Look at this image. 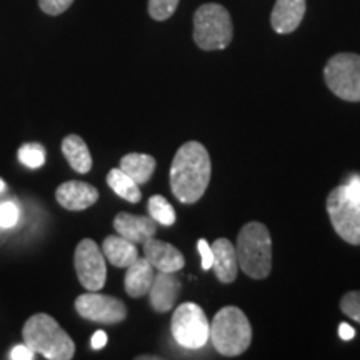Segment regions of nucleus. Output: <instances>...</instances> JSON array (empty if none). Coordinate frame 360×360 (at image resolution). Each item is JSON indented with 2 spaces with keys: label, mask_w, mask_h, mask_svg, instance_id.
Wrapping results in <instances>:
<instances>
[{
  "label": "nucleus",
  "mask_w": 360,
  "mask_h": 360,
  "mask_svg": "<svg viewBox=\"0 0 360 360\" xmlns=\"http://www.w3.org/2000/svg\"><path fill=\"white\" fill-rule=\"evenodd\" d=\"M212 164L207 148L200 142L184 143L170 165V188L182 204H195L210 182Z\"/></svg>",
  "instance_id": "1"
},
{
  "label": "nucleus",
  "mask_w": 360,
  "mask_h": 360,
  "mask_svg": "<svg viewBox=\"0 0 360 360\" xmlns=\"http://www.w3.org/2000/svg\"><path fill=\"white\" fill-rule=\"evenodd\" d=\"M327 214L334 231L350 245H360V177L352 175L327 197Z\"/></svg>",
  "instance_id": "2"
},
{
  "label": "nucleus",
  "mask_w": 360,
  "mask_h": 360,
  "mask_svg": "<svg viewBox=\"0 0 360 360\" xmlns=\"http://www.w3.org/2000/svg\"><path fill=\"white\" fill-rule=\"evenodd\" d=\"M24 344L35 354H42L49 360L74 359L75 344L70 335L58 326L56 319L49 314H35L22 328Z\"/></svg>",
  "instance_id": "3"
},
{
  "label": "nucleus",
  "mask_w": 360,
  "mask_h": 360,
  "mask_svg": "<svg viewBox=\"0 0 360 360\" xmlns=\"http://www.w3.org/2000/svg\"><path fill=\"white\" fill-rule=\"evenodd\" d=\"M237 262L250 278L269 277L272 270V238L269 229L260 222H249L237 237Z\"/></svg>",
  "instance_id": "4"
},
{
  "label": "nucleus",
  "mask_w": 360,
  "mask_h": 360,
  "mask_svg": "<svg viewBox=\"0 0 360 360\" xmlns=\"http://www.w3.org/2000/svg\"><path fill=\"white\" fill-rule=\"evenodd\" d=\"M209 340L225 357L244 354L252 342V326L247 315L232 305L220 309L210 323Z\"/></svg>",
  "instance_id": "5"
},
{
  "label": "nucleus",
  "mask_w": 360,
  "mask_h": 360,
  "mask_svg": "<svg viewBox=\"0 0 360 360\" xmlns=\"http://www.w3.org/2000/svg\"><path fill=\"white\" fill-rule=\"evenodd\" d=\"M232 20L227 8L205 4L193 15V40L202 51H222L232 42Z\"/></svg>",
  "instance_id": "6"
},
{
  "label": "nucleus",
  "mask_w": 360,
  "mask_h": 360,
  "mask_svg": "<svg viewBox=\"0 0 360 360\" xmlns=\"http://www.w3.org/2000/svg\"><path fill=\"white\" fill-rule=\"evenodd\" d=\"M323 79L332 94L342 101L360 102V56L337 53L323 69Z\"/></svg>",
  "instance_id": "7"
},
{
  "label": "nucleus",
  "mask_w": 360,
  "mask_h": 360,
  "mask_svg": "<svg viewBox=\"0 0 360 360\" xmlns=\"http://www.w3.org/2000/svg\"><path fill=\"white\" fill-rule=\"evenodd\" d=\"M172 335L175 342L186 349L204 347L210 335V323L204 310L192 302L180 304L172 317Z\"/></svg>",
  "instance_id": "8"
},
{
  "label": "nucleus",
  "mask_w": 360,
  "mask_h": 360,
  "mask_svg": "<svg viewBox=\"0 0 360 360\" xmlns=\"http://www.w3.org/2000/svg\"><path fill=\"white\" fill-rule=\"evenodd\" d=\"M75 272L79 282L89 292H98L105 285L107 281V265L102 249L90 238H84L79 242L75 249Z\"/></svg>",
  "instance_id": "9"
},
{
  "label": "nucleus",
  "mask_w": 360,
  "mask_h": 360,
  "mask_svg": "<svg viewBox=\"0 0 360 360\" xmlns=\"http://www.w3.org/2000/svg\"><path fill=\"white\" fill-rule=\"evenodd\" d=\"M75 310L80 317L97 323H120L127 317V309L122 300L98 292H87L75 299Z\"/></svg>",
  "instance_id": "10"
},
{
  "label": "nucleus",
  "mask_w": 360,
  "mask_h": 360,
  "mask_svg": "<svg viewBox=\"0 0 360 360\" xmlns=\"http://www.w3.org/2000/svg\"><path fill=\"white\" fill-rule=\"evenodd\" d=\"M143 254L146 259L160 272H179L186 265L182 252L177 247L164 240H157L155 237L143 242Z\"/></svg>",
  "instance_id": "11"
},
{
  "label": "nucleus",
  "mask_w": 360,
  "mask_h": 360,
  "mask_svg": "<svg viewBox=\"0 0 360 360\" xmlns=\"http://www.w3.org/2000/svg\"><path fill=\"white\" fill-rule=\"evenodd\" d=\"M56 199L67 210H85L98 200V191L87 182L69 180V182L58 186Z\"/></svg>",
  "instance_id": "12"
},
{
  "label": "nucleus",
  "mask_w": 360,
  "mask_h": 360,
  "mask_svg": "<svg viewBox=\"0 0 360 360\" xmlns=\"http://www.w3.org/2000/svg\"><path fill=\"white\" fill-rule=\"evenodd\" d=\"M114 229L119 236H122L124 238H127V240L134 242L137 245L143 244L148 238L155 237L157 222L152 217L120 212L114 219Z\"/></svg>",
  "instance_id": "13"
},
{
  "label": "nucleus",
  "mask_w": 360,
  "mask_h": 360,
  "mask_svg": "<svg viewBox=\"0 0 360 360\" xmlns=\"http://www.w3.org/2000/svg\"><path fill=\"white\" fill-rule=\"evenodd\" d=\"M180 281L174 276V272H160L154 276L148 297H150V305L155 312L165 314L174 309L175 300L180 294Z\"/></svg>",
  "instance_id": "14"
},
{
  "label": "nucleus",
  "mask_w": 360,
  "mask_h": 360,
  "mask_svg": "<svg viewBox=\"0 0 360 360\" xmlns=\"http://www.w3.org/2000/svg\"><path fill=\"white\" fill-rule=\"evenodd\" d=\"M305 8V0H277L270 15V24L277 34H290L302 24Z\"/></svg>",
  "instance_id": "15"
},
{
  "label": "nucleus",
  "mask_w": 360,
  "mask_h": 360,
  "mask_svg": "<svg viewBox=\"0 0 360 360\" xmlns=\"http://www.w3.org/2000/svg\"><path fill=\"white\" fill-rule=\"evenodd\" d=\"M210 247H212L214 254L212 269L219 281L222 283L236 281L238 272L236 245H232L227 238H217Z\"/></svg>",
  "instance_id": "16"
},
{
  "label": "nucleus",
  "mask_w": 360,
  "mask_h": 360,
  "mask_svg": "<svg viewBox=\"0 0 360 360\" xmlns=\"http://www.w3.org/2000/svg\"><path fill=\"white\" fill-rule=\"evenodd\" d=\"M154 265H152L148 260L137 259L127 267V274H125V292H127L129 297L132 299H139V297H143L148 294L150 290L152 282H154Z\"/></svg>",
  "instance_id": "17"
},
{
  "label": "nucleus",
  "mask_w": 360,
  "mask_h": 360,
  "mask_svg": "<svg viewBox=\"0 0 360 360\" xmlns=\"http://www.w3.org/2000/svg\"><path fill=\"white\" fill-rule=\"evenodd\" d=\"M102 254L112 265L119 269H127L139 259L137 245L122 236L107 237L102 244Z\"/></svg>",
  "instance_id": "18"
},
{
  "label": "nucleus",
  "mask_w": 360,
  "mask_h": 360,
  "mask_svg": "<svg viewBox=\"0 0 360 360\" xmlns=\"http://www.w3.org/2000/svg\"><path fill=\"white\" fill-rule=\"evenodd\" d=\"M62 154L75 172L87 174L92 169V155H90L87 143L79 135H67L62 141Z\"/></svg>",
  "instance_id": "19"
},
{
  "label": "nucleus",
  "mask_w": 360,
  "mask_h": 360,
  "mask_svg": "<svg viewBox=\"0 0 360 360\" xmlns=\"http://www.w3.org/2000/svg\"><path fill=\"white\" fill-rule=\"evenodd\" d=\"M157 162L147 154H127L120 160V169L137 184H146L155 172Z\"/></svg>",
  "instance_id": "20"
},
{
  "label": "nucleus",
  "mask_w": 360,
  "mask_h": 360,
  "mask_svg": "<svg viewBox=\"0 0 360 360\" xmlns=\"http://www.w3.org/2000/svg\"><path fill=\"white\" fill-rule=\"evenodd\" d=\"M107 184H109V187L117 195L122 197L124 200L130 202V204H137L142 199L139 184L134 179H130L120 167L110 170L109 175H107Z\"/></svg>",
  "instance_id": "21"
},
{
  "label": "nucleus",
  "mask_w": 360,
  "mask_h": 360,
  "mask_svg": "<svg viewBox=\"0 0 360 360\" xmlns=\"http://www.w3.org/2000/svg\"><path fill=\"white\" fill-rule=\"evenodd\" d=\"M148 214L150 217L155 220L157 224L165 225V227H170V225L175 224V210L174 207L169 204V200L162 195H154L148 200Z\"/></svg>",
  "instance_id": "22"
},
{
  "label": "nucleus",
  "mask_w": 360,
  "mask_h": 360,
  "mask_svg": "<svg viewBox=\"0 0 360 360\" xmlns=\"http://www.w3.org/2000/svg\"><path fill=\"white\" fill-rule=\"evenodd\" d=\"M19 160L25 167H42L45 164V148L40 143H25L19 148Z\"/></svg>",
  "instance_id": "23"
},
{
  "label": "nucleus",
  "mask_w": 360,
  "mask_h": 360,
  "mask_svg": "<svg viewBox=\"0 0 360 360\" xmlns=\"http://www.w3.org/2000/svg\"><path fill=\"white\" fill-rule=\"evenodd\" d=\"M180 0H148V13L154 20H167L177 11Z\"/></svg>",
  "instance_id": "24"
},
{
  "label": "nucleus",
  "mask_w": 360,
  "mask_h": 360,
  "mask_svg": "<svg viewBox=\"0 0 360 360\" xmlns=\"http://www.w3.org/2000/svg\"><path fill=\"white\" fill-rule=\"evenodd\" d=\"M340 310L352 321L360 323V290L347 292L340 300Z\"/></svg>",
  "instance_id": "25"
},
{
  "label": "nucleus",
  "mask_w": 360,
  "mask_h": 360,
  "mask_svg": "<svg viewBox=\"0 0 360 360\" xmlns=\"http://www.w3.org/2000/svg\"><path fill=\"white\" fill-rule=\"evenodd\" d=\"M19 207L13 202H4L0 204V229H12L19 222Z\"/></svg>",
  "instance_id": "26"
},
{
  "label": "nucleus",
  "mask_w": 360,
  "mask_h": 360,
  "mask_svg": "<svg viewBox=\"0 0 360 360\" xmlns=\"http://www.w3.org/2000/svg\"><path fill=\"white\" fill-rule=\"evenodd\" d=\"M72 4H74V0H39L40 11L47 15H60Z\"/></svg>",
  "instance_id": "27"
},
{
  "label": "nucleus",
  "mask_w": 360,
  "mask_h": 360,
  "mask_svg": "<svg viewBox=\"0 0 360 360\" xmlns=\"http://www.w3.org/2000/svg\"><path fill=\"white\" fill-rule=\"evenodd\" d=\"M197 249H199V254L202 257V269L204 270L212 269L214 254H212V247L209 245V242H207L205 238H200V240L197 242Z\"/></svg>",
  "instance_id": "28"
},
{
  "label": "nucleus",
  "mask_w": 360,
  "mask_h": 360,
  "mask_svg": "<svg viewBox=\"0 0 360 360\" xmlns=\"http://www.w3.org/2000/svg\"><path fill=\"white\" fill-rule=\"evenodd\" d=\"M8 357L12 360H32L35 359V352L29 347V345L24 344V345H17V347H13Z\"/></svg>",
  "instance_id": "29"
},
{
  "label": "nucleus",
  "mask_w": 360,
  "mask_h": 360,
  "mask_svg": "<svg viewBox=\"0 0 360 360\" xmlns=\"http://www.w3.org/2000/svg\"><path fill=\"white\" fill-rule=\"evenodd\" d=\"M107 334L103 330H97L96 334L92 335V342H90V345H92V349L96 350H101L107 345Z\"/></svg>",
  "instance_id": "30"
},
{
  "label": "nucleus",
  "mask_w": 360,
  "mask_h": 360,
  "mask_svg": "<svg viewBox=\"0 0 360 360\" xmlns=\"http://www.w3.org/2000/svg\"><path fill=\"white\" fill-rule=\"evenodd\" d=\"M339 335L342 340H352L355 337V330L349 326V323L344 322L339 326Z\"/></svg>",
  "instance_id": "31"
},
{
  "label": "nucleus",
  "mask_w": 360,
  "mask_h": 360,
  "mask_svg": "<svg viewBox=\"0 0 360 360\" xmlns=\"http://www.w3.org/2000/svg\"><path fill=\"white\" fill-rule=\"evenodd\" d=\"M147 359H160V357H152V355H141L139 360H147Z\"/></svg>",
  "instance_id": "32"
},
{
  "label": "nucleus",
  "mask_w": 360,
  "mask_h": 360,
  "mask_svg": "<svg viewBox=\"0 0 360 360\" xmlns=\"http://www.w3.org/2000/svg\"><path fill=\"white\" fill-rule=\"evenodd\" d=\"M4 191H6V184H4V180L0 179V193H2Z\"/></svg>",
  "instance_id": "33"
}]
</instances>
